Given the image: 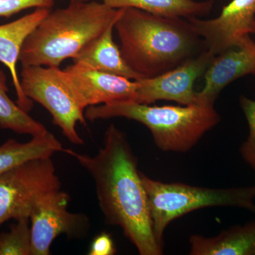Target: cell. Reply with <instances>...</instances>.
Segmentation results:
<instances>
[{
    "mask_svg": "<svg viewBox=\"0 0 255 255\" xmlns=\"http://www.w3.org/2000/svg\"><path fill=\"white\" fill-rule=\"evenodd\" d=\"M78 161L93 179L97 199L105 222L122 228L124 236L140 255H160L148 201L137 157L127 135L114 124L107 128L104 145L95 156L63 149Z\"/></svg>",
    "mask_w": 255,
    "mask_h": 255,
    "instance_id": "cell-1",
    "label": "cell"
},
{
    "mask_svg": "<svg viewBox=\"0 0 255 255\" xmlns=\"http://www.w3.org/2000/svg\"><path fill=\"white\" fill-rule=\"evenodd\" d=\"M114 29L124 60L141 78L162 75L206 50L187 18L122 8Z\"/></svg>",
    "mask_w": 255,
    "mask_h": 255,
    "instance_id": "cell-2",
    "label": "cell"
},
{
    "mask_svg": "<svg viewBox=\"0 0 255 255\" xmlns=\"http://www.w3.org/2000/svg\"><path fill=\"white\" fill-rule=\"evenodd\" d=\"M121 10L102 1H75L50 11L25 40L18 61L22 66L59 67L100 36Z\"/></svg>",
    "mask_w": 255,
    "mask_h": 255,
    "instance_id": "cell-3",
    "label": "cell"
},
{
    "mask_svg": "<svg viewBox=\"0 0 255 255\" xmlns=\"http://www.w3.org/2000/svg\"><path fill=\"white\" fill-rule=\"evenodd\" d=\"M85 116L91 122L117 117L135 121L150 130L159 149L178 152L192 148L221 120L214 105L199 103L157 107L135 102H120L88 107Z\"/></svg>",
    "mask_w": 255,
    "mask_h": 255,
    "instance_id": "cell-4",
    "label": "cell"
},
{
    "mask_svg": "<svg viewBox=\"0 0 255 255\" xmlns=\"http://www.w3.org/2000/svg\"><path fill=\"white\" fill-rule=\"evenodd\" d=\"M148 201L152 232L163 246L167 226L174 220L195 210L212 206H231L255 213L254 187L210 189L179 183L153 180L140 172Z\"/></svg>",
    "mask_w": 255,
    "mask_h": 255,
    "instance_id": "cell-5",
    "label": "cell"
},
{
    "mask_svg": "<svg viewBox=\"0 0 255 255\" xmlns=\"http://www.w3.org/2000/svg\"><path fill=\"white\" fill-rule=\"evenodd\" d=\"M20 83L28 99L43 106L53 123L72 143L83 145L76 124L87 125L86 108L74 90L68 75L59 67L22 66Z\"/></svg>",
    "mask_w": 255,
    "mask_h": 255,
    "instance_id": "cell-6",
    "label": "cell"
},
{
    "mask_svg": "<svg viewBox=\"0 0 255 255\" xmlns=\"http://www.w3.org/2000/svg\"><path fill=\"white\" fill-rule=\"evenodd\" d=\"M61 189L51 157L32 159L0 175V226L29 218L39 199Z\"/></svg>",
    "mask_w": 255,
    "mask_h": 255,
    "instance_id": "cell-7",
    "label": "cell"
},
{
    "mask_svg": "<svg viewBox=\"0 0 255 255\" xmlns=\"http://www.w3.org/2000/svg\"><path fill=\"white\" fill-rule=\"evenodd\" d=\"M204 41L206 49L218 55L242 46L255 33V0H232L212 19L187 18Z\"/></svg>",
    "mask_w": 255,
    "mask_h": 255,
    "instance_id": "cell-8",
    "label": "cell"
},
{
    "mask_svg": "<svg viewBox=\"0 0 255 255\" xmlns=\"http://www.w3.org/2000/svg\"><path fill=\"white\" fill-rule=\"evenodd\" d=\"M215 55L208 50L158 76L141 78L137 83L136 103L150 105L157 101H173L184 106L196 104L194 82L205 73Z\"/></svg>",
    "mask_w": 255,
    "mask_h": 255,
    "instance_id": "cell-9",
    "label": "cell"
},
{
    "mask_svg": "<svg viewBox=\"0 0 255 255\" xmlns=\"http://www.w3.org/2000/svg\"><path fill=\"white\" fill-rule=\"evenodd\" d=\"M70 196L62 191H52L38 200L30 215L31 255H50L55 238L65 233L73 236L81 232L85 216L68 211Z\"/></svg>",
    "mask_w": 255,
    "mask_h": 255,
    "instance_id": "cell-10",
    "label": "cell"
},
{
    "mask_svg": "<svg viewBox=\"0 0 255 255\" xmlns=\"http://www.w3.org/2000/svg\"><path fill=\"white\" fill-rule=\"evenodd\" d=\"M85 108L91 106L135 102L136 80L105 73L82 63L64 69Z\"/></svg>",
    "mask_w": 255,
    "mask_h": 255,
    "instance_id": "cell-11",
    "label": "cell"
},
{
    "mask_svg": "<svg viewBox=\"0 0 255 255\" xmlns=\"http://www.w3.org/2000/svg\"><path fill=\"white\" fill-rule=\"evenodd\" d=\"M205 86L196 92V103L214 105L220 92L237 79L255 74V43L251 38L242 46L216 55L205 72Z\"/></svg>",
    "mask_w": 255,
    "mask_h": 255,
    "instance_id": "cell-12",
    "label": "cell"
},
{
    "mask_svg": "<svg viewBox=\"0 0 255 255\" xmlns=\"http://www.w3.org/2000/svg\"><path fill=\"white\" fill-rule=\"evenodd\" d=\"M49 12L50 9L38 8L11 22L0 25V62L11 74L17 98L16 104L28 113L33 108V101L23 94L16 65L25 40Z\"/></svg>",
    "mask_w": 255,
    "mask_h": 255,
    "instance_id": "cell-13",
    "label": "cell"
},
{
    "mask_svg": "<svg viewBox=\"0 0 255 255\" xmlns=\"http://www.w3.org/2000/svg\"><path fill=\"white\" fill-rule=\"evenodd\" d=\"M117 20L100 36L84 47L73 58V63L87 64L96 70L129 80H139L141 78L127 65L121 53L120 47L114 41L113 32Z\"/></svg>",
    "mask_w": 255,
    "mask_h": 255,
    "instance_id": "cell-14",
    "label": "cell"
},
{
    "mask_svg": "<svg viewBox=\"0 0 255 255\" xmlns=\"http://www.w3.org/2000/svg\"><path fill=\"white\" fill-rule=\"evenodd\" d=\"M191 255H255V222L236 226L219 236H192Z\"/></svg>",
    "mask_w": 255,
    "mask_h": 255,
    "instance_id": "cell-15",
    "label": "cell"
},
{
    "mask_svg": "<svg viewBox=\"0 0 255 255\" xmlns=\"http://www.w3.org/2000/svg\"><path fill=\"white\" fill-rule=\"evenodd\" d=\"M113 9L135 8L164 17L189 18L209 14L212 0H100Z\"/></svg>",
    "mask_w": 255,
    "mask_h": 255,
    "instance_id": "cell-16",
    "label": "cell"
},
{
    "mask_svg": "<svg viewBox=\"0 0 255 255\" xmlns=\"http://www.w3.org/2000/svg\"><path fill=\"white\" fill-rule=\"evenodd\" d=\"M63 150L61 143L50 132L33 136L23 143L9 139L0 146V175L29 159L51 157Z\"/></svg>",
    "mask_w": 255,
    "mask_h": 255,
    "instance_id": "cell-17",
    "label": "cell"
},
{
    "mask_svg": "<svg viewBox=\"0 0 255 255\" xmlns=\"http://www.w3.org/2000/svg\"><path fill=\"white\" fill-rule=\"evenodd\" d=\"M8 92L7 78L0 69V128L32 137L48 132L43 124L30 117L28 112L9 98Z\"/></svg>",
    "mask_w": 255,
    "mask_h": 255,
    "instance_id": "cell-18",
    "label": "cell"
},
{
    "mask_svg": "<svg viewBox=\"0 0 255 255\" xmlns=\"http://www.w3.org/2000/svg\"><path fill=\"white\" fill-rule=\"evenodd\" d=\"M7 233H0V255H31L29 218L16 220Z\"/></svg>",
    "mask_w": 255,
    "mask_h": 255,
    "instance_id": "cell-19",
    "label": "cell"
},
{
    "mask_svg": "<svg viewBox=\"0 0 255 255\" xmlns=\"http://www.w3.org/2000/svg\"><path fill=\"white\" fill-rule=\"evenodd\" d=\"M241 105L249 125V136L241 148L242 157L255 170V101L242 97Z\"/></svg>",
    "mask_w": 255,
    "mask_h": 255,
    "instance_id": "cell-20",
    "label": "cell"
},
{
    "mask_svg": "<svg viewBox=\"0 0 255 255\" xmlns=\"http://www.w3.org/2000/svg\"><path fill=\"white\" fill-rule=\"evenodd\" d=\"M54 0H0V17L9 18L31 8L50 9Z\"/></svg>",
    "mask_w": 255,
    "mask_h": 255,
    "instance_id": "cell-21",
    "label": "cell"
},
{
    "mask_svg": "<svg viewBox=\"0 0 255 255\" xmlns=\"http://www.w3.org/2000/svg\"><path fill=\"white\" fill-rule=\"evenodd\" d=\"M116 248L110 235L102 233L94 239L90 247V255H114Z\"/></svg>",
    "mask_w": 255,
    "mask_h": 255,
    "instance_id": "cell-22",
    "label": "cell"
},
{
    "mask_svg": "<svg viewBox=\"0 0 255 255\" xmlns=\"http://www.w3.org/2000/svg\"><path fill=\"white\" fill-rule=\"evenodd\" d=\"M70 1H89V0H70Z\"/></svg>",
    "mask_w": 255,
    "mask_h": 255,
    "instance_id": "cell-23",
    "label": "cell"
}]
</instances>
